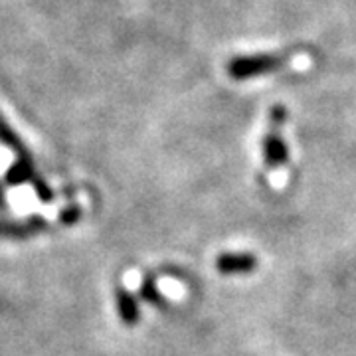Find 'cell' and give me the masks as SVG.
Wrapping results in <instances>:
<instances>
[{"mask_svg": "<svg viewBox=\"0 0 356 356\" xmlns=\"http://www.w3.org/2000/svg\"><path fill=\"white\" fill-rule=\"evenodd\" d=\"M117 309H119V315L123 318V323L135 325L139 321V307H137L131 293L123 291V289L117 291Z\"/></svg>", "mask_w": 356, "mask_h": 356, "instance_id": "277c9868", "label": "cell"}, {"mask_svg": "<svg viewBox=\"0 0 356 356\" xmlns=\"http://www.w3.org/2000/svg\"><path fill=\"white\" fill-rule=\"evenodd\" d=\"M255 267L257 257L254 254H222L216 259V269L222 275H248Z\"/></svg>", "mask_w": 356, "mask_h": 356, "instance_id": "3957f363", "label": "cell"}, {"mask_svg": "<svg viewBox=\"0 0 356 356\" xmlns=\"http://www.w3.org/2000/svg\"><path fill=\"white\" fill-rule=\"evenodd\" d=\"M140 293H143V295H145V297H147V299H149L151 303H154V305H161V303L165 301V299H163V295H161V293L154 289V285L151 283V281H147V285H145V287L140 289Z\"/></svg>", "mask_w": 356, "mask_h": 356, "instance_id": "5b68a950", "label": "cell"}, {"mask_svg": "<svg viewBox=\"0 0 356 356\" xmlns=\"http://www.w3.org/2000/svg\"><path fill=\"white\" fill-rule=\"evenodd\" d=\"M283 65V60L275 54H254V56H242V58H234L229 62V76L234 79H250V77L264 76L271 74L277 67Z\"/></svg>", "mask_w": 356, "mask_h": 356, "instance_id": "7a4b0ae2", "label": "cell"}, {"mask_svg": "<svg viewBox=\"0 0 356 356\" xmlns=\"http://www.w3.org/2000/svg\"><path fill=\"white\" fill-rule=\"evenodd\" d=\"M287 119V111L275 105L269 113V131L264 137V145H261V151H264V161L269 168H277V166L287 165L289 161V149L285 145V140L280 135V127L285 123Z\"/></svg>", "mask_w": 356, "mask_h": 356, "instance_id": "6da1fadb", "label": "cell"}]
</instances>
